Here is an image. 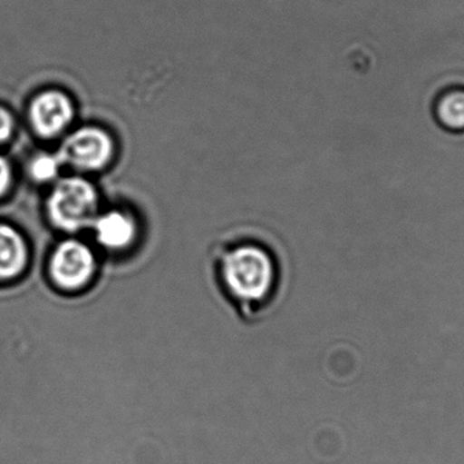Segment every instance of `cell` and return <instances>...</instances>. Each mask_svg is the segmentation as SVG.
<instances>
[{
	"instance_id": "cell-8",
	"label": "cell",
	"mask_w": 464,
	"mask_h": 464,
	"mask_svg": "<svg viewBox=\"0 0 464 464\" xmlns=\"http://www.w3.org/2000/svg\"><path fill=\"white\" fill-rule=\"evenodd\" d=\"M436 117L447 130L464 131V90H449L441 94L436 103Z\"/></svg>"
},
{
	"instance_id": "cell-10",
	"label": "cell",
	"mask_w": 464,
	"mask_h": 464,
	"mask_svg": "<svg viewBox=\"0 0 464 464\" xmlns=\"http://www.w3.org/2000/svg\"><path fill=\"white\" fill-rule=\"evenodd\" d=\"M14 131L13 114L7 109L0 106V143H5L11 138Z\"/></svg>"
},
{
	"instance_id": "cell-9",
	"label": "cell",
	"mask_w": 464,
	"mask_h": 464,
	"mask_svg": "<svg viewBox=\"0 0 464 464\" xmlns=\"http://www.w3.org/2000/svg\"><path fill=\"white\" fill-rule=\"evenodd\" d=\"M62 163L59 154H41L35 157L32 165H30V173H32L33 179L37 180V182H51L59 173Z\"/></svg>"
},
{
	"instance_id": "cell-7",
	"label": "cell",
	"mask_w": 464,
	"mask_h": 464,
	"mask_svg": "<svg viewBox=\"0 0 464 464\" xmlns=\"http://www.w3.org/2000/svg\"><path fill=\"white\" fill-rule=\"evenodd\" d=\"M27 248L24 237L8 225H0V280H11L24 271Z\"/></svg>"
},
{
	"instance_id": "cell-6",
	"label": "cell",
	"mask_w": 464,
	"mask_h": 464,
	"mask_svg": "<svg viewBox=\"0 0 464 464\" xmlns=\"http://www.w3.org/2000/svg\"><path fill=\"white\" fill-rule=\"evenodd\" d=\"M95 234L103 247L113 251L125 250L135 240L136 223L127 212L113 210L97 218Z\"/></svg>"
},
{
	"instance_id": "cell-4",
	"label": "cell",
	"mask_w": 464,
	"mask_h": 464,
	"mask_svg": "<svg viewBox=\"0 0 464 464\" xmlns=\"http://www.w3.org/2000/svg\"><path fill=\"white\" fill-rule=\"evenodd\" d=\"M94 253L83 242L76 240L63 242L51 261V274L60 288L76 291L83 288L94 277Z\"/></svg>"
},
{
	"instance_id": "cell-5",
	"label": "cell",
	"mask_w": 464,
	"mask_h": 464,
	"mask_svg": "<svg viewBox=\"0 0 464 464\" xmlns=\"http://www.w3.org/2000/svg\"><path fill=\"white\" fill-rule=\"evenodd\" d=\"M75 117V106L65 93L48 90L33 100L30 122L34 130L45 138L62 133L70 127Z\"/></svg>"
},
{
	"instance_id": "cell-11",
	"label": "cell",
	"mask_w": 464,
	"mask_h": 464,
	"mask_svg": "<svg viewBox=\"0 0 464 464\" xmlns=\"http://www.w3.org/2000/svg\"><path fill=\"white\" fill-rule=\"evenodd\" d=\"M13 180L10 163L0 155V198L7 193Z\"/></svg>"
},
{
	"instance_id": "cell-2",
	"label": "cell",
	"mask_w": 464,
	"mask_h": 464,
	"mask_svg": "<svg viewBox=\"0 0 464 464\" xmlns=\"http://www.w3.org/2000/svg\"><path fill=\"white\" fill-rule=\"evenodd\" d=\"M97 209V190L83 177L60 180L48 199L52 222L65 232H76L89 225Z\"/></svg>"
},
{
	"instance_id": "cell-1",
	"label": "cell",
	"mask_w": 464,
	"mask_h": 464,
	"mask_svg": "<svg viewBox=\"0 0 464 464\" xmlns=\"http://www.w3.org/2000/svg\"><path fill=\"white\" fill-rule=\"evenodd\" d=\"M220 277L232 299L254 307L266 300L275 288V263L270 253L259 245H235L223 253Z\"/></svg>"
},
{
	"instance_id": "cell-3",
	"label": "cell",
	"mask_w": 464,
	"mask_h": 464,
	"mask_svg": "<svg viewBox=\"0 0 464 464\" xmlns=\"http://www.w3.org/2000/svg\"><path fill=\"white\" fill-rule=\"evenodd\" d=\"M114 154L116 143L105 128L82 127L65 139L59 157L81 171L98 172L111 165Z\"/></svg>"
}]
</instances>
